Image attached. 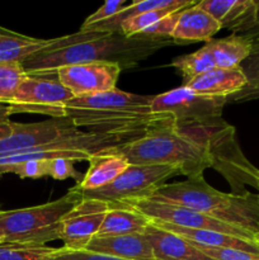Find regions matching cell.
Returning <instances> with one entry per match:
<instances>
[{"label":"cell","mask_w":259,"mask_h":260,"mask_svg":"<svg viewBox=\"0 0 259 260\" xmlns=\"http://www.w3.org/2000/svg\"><path fill=\"white\" fill-rule=\"evenodd\" d=\"M197 5L215 18L221 29L228 28L234 35H249L259 28V3L253 0H202Z\"/></svg>","instance_id":"4fadbf2b"},{"label":"cell","mask_w":259,"mask_h":260,"mask_svg":"<svg viewBox=\"0 0 259 260\" xmlns=\"http://www.w3.org/2000/svg\"><path fill=\"white\" fill-rule=\"evenodd\" d=\"M251 40V51L245 61L240 65L248 84L246 85H258L259 84V28L249 33Z\"/></svg>","instance_id":"4316f807"},{"label":"cell","mask_w":259,"mask_h":260,"mask_svg":"<svg viewBox=\"0 0 259 260\" xmlns=\"http://www.w3.org/2000/svg\"><path fill=\"white\" fill-rule=\"evenodd\" d=\"M259 99V84L258 85H246L238 93L226 98V102H249Z\"/></svg>","instance_id":"836d02e7"},{"label":"cell","mask_w":259,"mask_h":260,"mask_svg":"<svg viewBox=\"0 0 259 260\" xmlns=\"http://www.w3.org/2000/svg\"><path fill=\"white\" fill-rule=\"evenodd\" d=\"M88 162V170L80 182L75 184L79 190H94L106 187L130 167L128 160L117 147L93 154Z\"/></svg>","instance_id":"5bb4252c"},{"label":"cell","mask_w":259,"mask_h":260,"mask_svg":"<svg viewBox=\"0 0 259 260\" xmlns=\"http://www.w3.org/2000/svg\"><path fill=\"white\" fill-rule=\"evenodd\" d=\"M51 40L27 37L0 27V62L22 63L50 45Z\"/></svg>","instance_id":"44dd1931"},{"label":"cell","mask_w":259,"mask_h":260,"mask_svg":"<svg viewBox=\"0 0 259 260\" xmlns=\"http://www.w3.org/2000/svg\"><path fill=\"white\" fill-rule=\"evenodd\" d=\"M13 131V122H8V123H0V139L2 137L8 136L10 132Z\"/></svg>","instance_id":"d590c367"},{"label":"cell","mask_w":259,"mask_h":260,"mask_svg":"<svg viewBox=\"0 0 259 260\" xmlns=\"http://www.w3.org/2000/svg\"><path fill=\"white\" fill-rule=\"evenodd\" d=\"M172 66L180 71L184 84L192 80L196 76L215 69L216 63L215 60H213L211 42L210 41L206 42V45L201 47L200 50L196 51V52L174 58Z\"/></svg>","instance_id":"603a6c76"},{"label":"cell","mask_w":259,"mask_h":260,"mask_svg":"<svg viewBox=\"0 0 259 260\" xmlns=\"http://www.w3.org/2000/svg\"><path fill=\"white\" fill-rule=\"evenodd\" d=\"M195 246L213 260H259V254L250 253V251L226 248H206V246L200 245Z\"/></svg>","instance_id":"4dcf8cb0"},{"label":"cell","mask_w":259,"mask_h":260,"mask_svg":"<svg viewBox=\"0 0 259 260\" xmlns=\"http://www.w3.org/2000/svg\"><path fill=\"white\" fill-rule=\"evenodd\" d=\"M246 84L248 80L239 66L234 69L215 68L193 78L184 86L201 95L229 98L245 88Z\"/></svg>","instance_id":"9a60e30c"},{"label":"cell","mask_w":259,"mask_h":260,"mask_svg":"<svg viewBox=\"0 0 259 260\" xmlns=\"http://www.w3.org/2000/svg\"><path fill=\"white\" fill-rule=\"evenodd\" d=\"M173 12H177V10H154V12H145L141 13V14L134 15V17L128 18V19L122 23L121 33L124 37H134V36L141 35L144 30H146L147 28L159 22L165 15L170 14Z\"/></svg>","instance_id":"484cf974"},{"label":"cell","mask_w":259,"mask_h":260,"mask_svg":"<svg viewBox=\"0 0 259 260\" xmlns=\"http://www.w3.org/2000/svg\"><path fill=\"white\" fill-rule=\"evenodd\" d=\"M144 234L151 245L155 260H213L189 241L157 228L151 221Z\"/></svg>","instance_id":"e0dca14e"},{"label":"cell","mask_w":259,"mask_h":260,"mask_svg":"<svg viewBox=\"0 0 259 260\" xmlns=\"http://www.w3.org/2000/svg\"><path fill=\"white\" fill-rule=\"evenodd\" d=\"M74 95L58 81L56 74L28 75L8 106L13 114H43L50 118H63L65 106Z\"/></svg>","instance_id":"ba28073f"},{"label":"cell","mask_w":259,"mask_h":260,"mask_svg":"<svg viewBox=\"0 0 259 260\" xmlns=\"http://www.w3.org/2000/svg\"><path fill=\"white\" fill-rule=\"evenodd\" d=\"M152 96L113 89L86 96H74L66 103L65 117L76 128L106 135L123 145L160 128L177 126L172 114L154 113Z\"/></svg>","instance_id":"6da1fadb"},{"label":"cell","mask_w":259,"mask_h":260,"mask_svg":"<svg viewBox=\"0 0 259 260\" xmlns=\"http://www.w3.org/2000/svg\"><path fill=\"white\" fill-rule=\"evenodd\" d=\"M121 71L116 63L91 62L61 68L56 76L74 96H86L116 89Z\"/></svg>","instance_id":"7c38bea8"},{"label":"cell","mask_w":259,"mask_h":260,"mask_svg":"<svg viewBox=\"0 0 259 260\" xmlns=\"http://www.w3.org/2000/svg\"><path fill=\"white\" fill-rule=\"evenodd\" d=\"M79 131L81 129L76 128L66 117L50 118L36 123L13 122V131L0 139V156L43 146L62 137L78 134Z\"/></svg>","instance_id":"8fae6325"},{"label":"cell","mask_w":259,"mask_h":260,"mask_svg":"<svg viewBox=\"0 0 259 260\" xmlns=\"http://www.w3.org/2000/svg\"><path fill=\"white\" fill-rule=\"evenodd\" d=\"M180 174L172 165H134L130 167L111 184L94 190H80L84 198L103 201L117 206L126 201L147 200L168 179Z\"/></svg>","instance_id":"8992f818"},{"label":"cell","mask_w":259,"mask_h":260,"mask_svg":"<svg viewBox=\"0 0 259 260\" xmlns=\"http://www.w3.org/2000/svg\"><path fill=\"white\" fill-rule=\"evenodd\" d=\"M27 78L22 63L0 62V104L8 106Z\"/></svg>","instance_id":"d4e9b609"},{"label":"cell","mask_w":259,"mask_h":260,"mask_svg":"<svg viewBox=\"0 0 259 260\" xmlns=\"http://www.w3.org/2000/svg\"><path fill=\"white\" fill-rule=\"evenodd\" d=\"M255 189L258 190V193H256V194H258V197H259V174H258V178H256V185H255Z\"/></svg>","instance_id":"8d00e7d4"},{"label":"cell","mask_w":259,"mask_h":260,"mask_svg":"<svg viewBox=\"0 0 259 260\" xmlns=\"http://www.w3.org/2000/svg\"><path fill=\"white\" fill-rule=\"evenodd\" d=\"M0 174H15L19 178H29V179L48 177L47 160H30L22 164L13 165L3 170Z\"/></svg>","instance_id":"83f0119b"},{"label":"cell","mask_w":259,"mask_h":260,"mask_svg":"<svg viewBox=\"0 0 259 260\" xmlns=\"http://www.w3.org/2000/svg\"><path fill=\"white\" fill-rule=\"evenodd\" d=\"M76 187L52 202L19 210L0 211V244L46 245L60 238L63 216L83 200Z\"/></svg>","instance_id":"5b68a950"},{"label":"cell","mask_w":259,"mask_h":260,"mask_svg":"<svg viewBox=\"0 0 259 260\" xmlns=\"http://www.w3.org/2000/svg\"><path fill=\"white\" fill-rule=\"evenodd\" d=\"M12 114V108L9 106L0 104V123H8V122H10V116Z\"/></svg>","instance_id":"e575fe53"},{"label":"cell","mask_w":259,"mask_h":260,"mask_svg":"<svg viewBox=\"0 0 259 260\" xmlns=\"http://www.w3.org/2000/svg\"><path fill=\"white\" fill-rule=\"evenodd\" d=\"M255 243L259 245V230L255 233Z\"/></svg>","instance_id":"74e56055"},{"label":"cell","mask_w":259,"mask_h":260,"mask_svg":"<svg viewBox=\"0 0 259 260\" xmlns=\"http://www.w3.org/2000/svg\"><path fill=\"white\" fill-rule=\"evenodd\" d=\"M55 260H126L121 258H116V256L104 255V254H96L91 253L88 250H80V251H71L66 250V249L60 248L57 255Z\"/></svg>","instance_id":"d6a6232c"},{"label":"cell","mask_w":259,"mask_h":260,"mask_svg":"<svg viewBox=\"0 0 259 260\" xmlns=\"http://www.w3.org/2000/svg\"><path fill=\"white\" fill-rule=\"evenodd\" d=\"M130 4H131V3H130ZM130 4L127 3V0H107L96 12H94L93 14L86 17V19L84 20V23L81 24L80 29L84 30L86 29V28L91 27V25H95L98 24V23L104 22V20L114 17L117 13H119L122 9L128 7Z\"/></svg>","instance_id":"f1b7e54d"},{"label":"cell","mask_w":259,"mask_h":260,"mask_svg":"<svg viewBox=\"0 0 259 260\" xmlns=\"http://www.w3.org/2000/svg\"><path fill=\"white\" fill-rule=\"evenodd\" d=\"M180 13H182V10H177V12H173L170 14L165 15L159 22H156L151 27L147 28L146 30H144L141 35L151 36V37H172L173 32L175 29V25L178 23V19H179Z\"/></svg>","instance_id":"1f68e13d"},{"label":"cell","mask_w":259,"mask_h":260,"mask_svg":"<svg viewBox=\"0 0 259 260\" xmlns=\"http://www.w3.org/2000/svg\"><path fill=\"white\" fill-rule=\"evenodd\" d=\"M117 206L134 208V210L139 211L140 213L146 216L150 221H159V222L170 223V225L180 226V228L185 229L217 231V233L228 234V235L245 239V240L255 241V234L238 228V226L229 225L222 221L215 220L210 216L203 215V213L190 210L184 206L155 202V201L149 200L126 201V202H122ZM109 207H114V206H109Z\"/></svg>","instance_id":"9c48e42d"},{"label":"cell","mask_w":259,"mask_h":260,"mask_svg":"<svg viewBox=\"0 0 259 260\" xmlns=\"http://www.w3.org/2000/svg\"><path fill=\"white\" fill-rule=\"evenodd\" d=\"M155 202L184 206L215 220L248 230H259V197L256 193H223L207 184L203 175L177 183H165L149 198Z\"/></svg>","instance_id":"3957f363"},{"label":"cell","mask_w":259,"mask_h":260,"mask_svg":"<svg viewBox=\"0 0 259 260\" xmlns=\"http://www.w3.org/2000/svg\"><path fill=\"white\" fill-rule=\"evenodd\" d=\"M172 37H151L137 35L124 37L121 33L99 32L94 37L79 41L60 50H46L29 56L22 62L28 75L56 74L61 68L91 62L116 63L131 69L160 48L174 45Z\"/></svg>","instance_id":"7a4b0ae2"},{"label":"cell","mask_w":259,"mask_h":260,"mask_svg":"<svg viewBox=\"0 0 259 260\" xmlns=\"http://www.w3.org/2000/svg\"><path fill=\"white\" fill-rule=\"evenodd\" d=\"M85 250L126 260H155L154 251L145 234L123 236H94Z\"/></svg>","instance_id":"2e32d148"},{"label":"cell","mask_w":259,"mask_h":260,"mask_svg":"<svg viewBox=\"0 0 259 260\" xmlns=\"http://www.w3.org/2000/svg\"><path fill=\"white\" fill-rule=\"evenodd\" d=\"M60 248L29 244H0V260H55Z\"/></svg>","instance_id":"cb8c5ba5"},{"label":"cell","mask_w":259,"mask_h":260,"mask_svg":"<svg viewBox=\"0 0 259 260\" xmlns=\"http://www.w3.org/2000/svg\"><path fill=\"white\" fill-rule=\"evenodd\" d=\"M213 60L216 68H239L251 51V40L249 35H231L221 40H211Z\"/></svg>","instance_id":"7402d4cb"},{"label":"cell","mask_w":259,"mask_h":260,"mask_svg":"<svg viewBox=\"0 0 259 260\" xmlns=\"http://www.w3.org/2000/svg\"><path fill=\"white\" fill-rule=\"evenodd\" d=\"M76 161L66 157H57V159L47 160V174L48 177L53 178L57 180L68 179L73 178L76 180V183L80 182V174L75 170L74 164Z\"/></svg>","instance_id":"f546056e"},{"label":"cell","mask_w":259,"mask_h":260,"mask_svg":"<svg viewBox=\"0 0 259 260\" xmlns=\"http://www.w3.org/2000/svg\"><path fill=\"white\" fill-rule=\"evenodd\" d=\"M221 30L220 24L197 4L182 10L172 38L175 43L211 41L213 35Z\"/></svg>","instance_id":"d6986e66"},{"label":"cell","mask_w":259,"mask_h":260,"mask_svg":"<svg viewBox=\"0 0 259 260\" xmlns=\"http://www.w3.org/2000/svg\"><path fill=\"white\" fill-rule=\"evenodd\" d=\"M149 225V218L139 211L124 206H114L109 207V211L106 213V217L95 236L107 238V236L144 234Z\"/></svg>","instance_id":"ffe728a7"},{"label":"cell","mask_w":259,"mask_h":260,"mask_svg":"<svg viewBox=\"0 0 259 260\" xmlns=\"http://www.w3.org/2000/svg\"><path fill=\"white\" fill-rule=\"evenodd\" d=\"M157 228L167 230L169 233L180 236L184 240L189 241L190 244L206 248H226V249H238V250L250 251V253L259 254V245L255 241L245 240V239L236 238V236L228 235V234L217 233L211 230H198V229H185L180 226L170 225V223L159 222V221H151Z\"/></svg>","instance_id":"ac0fdd59"},{"label":"cell","mask_w":259,"mask_h":260,"mask_svg":"<svg viewBox=\"0 0 259 260\" xmlns=\"http://www.w3.org/2000/svg\"><path fill=\"white\" fill-rule=\"evenodd\" d=\"M134 165H172L187 178L203 175L213 168L210 150L201 142L183 134L177 126L160 128L146 136L117 147Z\"/></svg>","instance_id":"277c9868"},{"label":"cell","mask_w":259,"mask_h":260,"mask_svg":"<svg viewBox=\"0 0 259 260\" xmlns=\"http://www.w3.org/2000/svg\"><path fill=\"white\" fill-rule=\"evenodd\" d=\"M226 98L195 93L184 85L152 96L154 113L172 114L177 127L205 126L223 121L222 109Z\"/></svg>","instance_id":"52a82bcc"},{"label":"cell","mask_w":259,"mask_h":260,"mask_svg":"<svg viewBox=\"0 0 259 260\" xmlns=\"http://www.w3.org/2000/svg\"><path fill=\"white\" fill-rule=\"evenodd\" d=\"M108 211V203L83 198L61 220L58 240L63 243L62 248L71 251L85 250L91 239L98 234Z\"/></svg>","instance_id":"30bf717a"}]
</instances>
